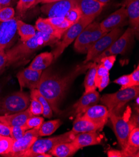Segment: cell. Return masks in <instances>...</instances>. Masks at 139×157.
I'll use <instances>...</instances> for the list:
<instances>
[{
	"instance_id": "ee69618b",
	"label": "cell",
	"mask_w": 139,
	"mask_h": 157,
	"mask_svg": "<svg viewBox=\"0 0 139 157\" xmlns=\"http://www.w3.org/2000/svg\"><path fill=\"white\" fill-rule=\"evenodd\" d=\"M7 61L6 51L0 50V73L7 66Z\"/></svg>"
},
{
	"instance_id": "f35d334b",
	"label": "cell",
	"mask_w": 139,
	"mask_h": 157,
	"mask_svg": "<svg viewBox=\"0 0 139 157\" xmlns=\"http://www.w3.org/2000/svg\"><path fill=\"white\" fill-rule=\"evenodd\" d=\"M116 61V56L115 55H111L104 56L100 59L98 63L103 65L106 69L110 71L113 67L115 62Z\"/></svg>"
},
{
	"instance_id": "8992f818",
	"label": "cell",
	"mask_w": 139,
	"mask_h": 157,
	"mask_svg": "<svg viewBox=\"0 0 139 157\" xmlns=\"http://www.w3.org/2000/svg\"><path fill=\"white\" fill-rule=\"evenodd\" d=\"M105 34L101 28L100 23L92 21L75 40L74 50L80 53H87L90 47Z\"/></svg>"
},
{
	"instance_id": "4316f807",
	"label": "cell",
	"mask_w": 139,
	"mask_h": 157,
	"mask_svg": "<svg viewBox=\"0 0 139 157\" xmlns=\"http://www.w3.org/2000/svg\"><path fill=\"white\" fill-rule=\"evenodd\" d=\"M17 31L22 42L26 41L32 38L36 33L37 31L35 26L27 24L21 20H17Z\"/></svg>"
},
{
	"instance_id": "8fae6325",
	"label": "cell",
	"mask_w": 139,
	"mask_h": 157,
	"mask_svg": "<svg viewBox=\"0 0 139 157\" xmlns=\"http://www.w3.org/2000/svg\"><path fill=\"white\" fill-rule=\"evenodd\" d=\"M39 128L40 127L27 130L22 138L17 140H14L11 150L3 156L21 157L39 136Z\"/></svg>"
},
{
	"instance_id": "ab89813d",
	"label": "cell",
	"mask_w": 139,
	"mask_h": 157,
	"mask_svg": "<svg viewBox=\"0 0 139 157\" xmlns=\"http://www.w3.org/2000/svg\"><path fill=\"white\" fill-rule=\"evenodd\" d=\"M114 83L121 85V88L120 90L126 89L132 86L129 75H125L119 77L114 81Z\"/></svg>"
},
{
	"instance_id": "74e56055",
	"label": "cell",
	"mask_w": 139,
	"mask_h": 157,
	"mask_svg": "<svg viewBox=\"0 0 139 157\" xmlns=\"http://www.w3.org/2000/svg\"><path fill=\"white\" fill-rule=\"evenodd\" d=\"M44 118L39 116H31L26 121L25 123V126L27 130L35 128L36 127H39L41 124L44 122Z\"/></svg>"
},
{
	"instance_id": "816d5d0a",
	"label": "cell",
	"mask_w": 139,
	"mask_h": 157,
	"mask_svg": "<svg viewBox=\"0 0 139 157\" xmlns=\"http://www.w3.org/2000/svg\"><path fill=\"white\" fill-rule=\"evenodd\" d=\"M135 98H136V102H137V105H138V97H137Z\"/></svg>"
},
{
	"instance_id": "2e32d148",
	"label": "cell",
	"mask_w": 139,
	"mask_h": 157,
	"mask_svg": "<svg viewBox=\"0 0 139 157\" xmlns=\"http://www.w3.org/2000/svg\"><path fill=\"white\" fill-rule=\"evenodd\" d=\"M82 117L89 120L102 130L109 118V111L105 106L97 104L87 109Z\"/></svg>"
},
{
	"instance_id": "f1b7e54d",
	"label": "cell",
	"mask_w": 139,
	"mask_h": 157,
	"mask_svg": "<svg viewBox=\"0 0 139 157\" xmlns=\"http://www.w3.org/2000/svg\"><path fill=\"white\" fill-rule=\"evenodd\" d=\"M30 98L36 99L42 105L43 107L42 115L44 117L47 118H50L53 117V109L49 102L41 95V93L39 91L38 89H33L31 90Z\"/></svg>"
},
{
	"instance_id": "44dd1931",
	"label": "cell",
	"mask_w": 139,
	"mask_h": 157,
	"mask_svg": "<svg viewBox=\"0 0 139 157\" xmlns=\"http://www.w3.org/2000/svg\"><path fill=\"white\" fill-rule=\"evenodd\" d=\"M126 9L130 28L135 32L139 30V0H125L124 5Z\"/></svg>"
},
{
	"instance_id": "e575fe53",
	"label": "cell",
	"mask_w": 139,
	"mask_h": 157,
	"mask_svg": "<svg viewBox=\"0 0 139 157\" xmlns=\"http://www.w3.org/2000/svg\"><path fill=\"white\" fill-rule=\"evenodd\" d=\"M36 0H19L16 6V11L20 15L26 13L29 9L34 7Z\"/></svg>"
},
{
	"instance_id": "cb8c5ba5",
	"label": "cell",
	"mask_w": 139,
	"mask_h": 157,
	"mask_svg": "<svg viewBox=\"0 0 139 157\" xmlns=\"http://www.w3.org/2000/svg\"><path fill=\"white\" fill-rule=\"evenodd\" d=\"M54 59L52 52L41 53L33 59L28 67L33 70L42 71L51 65Z\"/></svg>"
},
{
	"instance_id": "d590c367",
	"label": "cell",
	"mask_w": 139,
	"mask_h": 157,
	"mask_svg": "<svg viewBox=\"0 0 139 157\" xmlns=\"http://www.w3.org/2000/svg\"><path fill=\"white\" fill-rule=\"evenodd\" d=\"M15 18V11L11 6L0 9V22L9 21Z\"/></svg>"
},
{
	"instance_id": "4dcf8cb0",
	"label": "cell",
	"mask_w": 139,
	"mask_h": 157,
	"mask_svg": "<svg viewBox=\"0 0 139 157\" xmlns=\"http://www.w3.org/2000/svg\"><path fill=\"white\" fill-rule=\"evenodd\" d=\"M48 21L57 29L65 31L74 23L68 20L65 17H53V18H47Z\"/></svg>"
},
{
	"instance_id": "5bb4252c",
	"label": "cell",
	"mask_w": 139,
	"mask_h": 157,
	"mask_svg": "<svg viewBox=\"0 0 139 157\" xmlns=\"http://www.w3.org/2000/svg\"><path fill=\"white\" fill-rule=\"evenodd\" d=\"M128 19L126 9L122 6L100 23V26L104 33H107L114 29L121 28Z\"/></svg>"
},
{
	"instance_id": "4fadbf2b",
	"label": "cell",
	"mask_w": 139,
	"mask_h": 157,
	"mask_svg": "<svg viewBox=\"0 0 139 157\" xmlns=\"http://www.w3.org/2000/svg\"><path fill=\"white\" fill-rule=\"evenodd\" d=\"M77 5L76 0H63L45 3L41 7V11L43 14L47 15L48 18L63 17Z\"/></svg>"
},
{
	"instance_id": "5b68a950",
	"label": "cell",
	"mask_w": 139,
	"mask_h": 157,
	"mask_svg": "<svg viewBox=\"0 0 139 157\" xmlns=\"http://www.w3.org/2000/svg\"><path fill=\"white\" fill-rule=\"evenodd\" d=\"M75 135L71 130L54 137L44 139L38 138L21 157H39V155L44 153L49 154L50 151L57 144L72 142Z\"/></svg>"
},
{
	"instance_id": "ac0fdd59",
	"label": "cell",
	"mask_w": 139,
	"mask_h": 157,
	"mask_svg": "<svg viewBox=\"0 0 139 157\" xmlns=\"http://www.w3.org/2000/svg\"><path fill=\"white\" fill-rule=\"evenodd\" d=\"M76 2L81 11L82 17L94 19L100 14L105 6L96 0H76Z\"/></svg>"
},
{
	"instance_id": "6da1fadb",
	"label": "cell",
	"mask_w": 139,
	"mask_h": 157,
	"mask_svg": "<svg viewBox=\"0 0 139 157\" xmlns=\"http://www.w3.org/2000/svg\"><path fill=\"white\" fill-rule=\"evenodd\" d=\"M92 61L78 66L64 76H59L53 73L50 70L42 73L38 90L48 100L53 111L59 112V103L64 97L66 91L71 83L79 75L86 72L92 64Z\"/></svg>"
},
{
	"instance_id": "8d00e7d4",
	"label": "cell",
	"mask_w": 139,
	"mask_h": 157,
	"mask_svg": "<svg viewBox=\"0 0 139 157\" xmlns=\"http://www.w3.org/2000/svg\"><path fill=\"white\" fill-rule=\"evenodd\" d=\"M27 128L24 125L22 126H14L10 127V136L14 140H17L23 136Z\"/></svg>"
},
{
	"instance_id": "d4e9b609",
	"label": "cell",
	"mask_w": 139,
	"mask_h": 157,
	"mask_svg": "<svg viewBox=\"0 0 139 157\" xmlns=\"http://www.w3.org/2000/svg\"><path fill=\"white\" fill-rule=\"evenodd\" d=\"M78 150V147L72 141L57 144L50 151L49 154L56 157H69L73 156Z\"/></svg>"
},
{
	"instance_id": "836d02e7",
	"label": "cell",
	"mask_w": 139,
	"mask_h": 157,
	"mask_svg": "<svg viewBox=\"0 0 139 157\" xmlns=\"http://www.w3.org/2000/svg\"><path fill=\"white\" fill-rule=\"evenodd\" d=\"M27 108L32 116L42 115L43 107L39 101L35 98H31L30 104Z\"/></svg>"
},
{
	"instance_id": "7402d4cb",
	"label": "cell",
	"mask_w": 139,
	"mask_h": 157,
	"mask_svg": "<svg viewBox=\"0 0 139 157\" xmlns=\"http://www.w3.org/2000/svg\"><path fill=\"white\" fill-rule=\"evenodd\" d=\"M28 108L26 110L16 113L1 115L0 116V123L5 124L9 127L14 126H22L24 125L27 120L31 117Z\"/></svg>"
},
{
	"instance_id": "9c48e42d",
	"label": "cell",
	"mask_w": 139,
	"mask_h": 157,
	"mask_svg": "<svg viewBox=\"0 0 139 157\" xmlns=\"http://www.w3.org/2000/svg\"><path fill=\"white\" fill-rule=\"evenodd\" d=\"M123 33V29L118 28L112 29L101 37L87 52V56L84 63L96 59L100 55L107 50Z\"/></svg>"
},
{
	"instance_id": "1f68e13d",
	"label": "cell",
	"mask_w": 139,
	"mask_h": 157,
	"mask_svg": "<svg viewBox=\"0 0 139 157\" xmlns=\"http://www.w3.org/2000/svg\"><path fill=\"white\" fill-rule=\"evenodd\" d=\"M14 140L11 136L0 135V155L3 156L8 154L12 148Z\"/></svg>"
},
{
	"instance_id": "681fc988",
	"label": "cell",
	"mask_w": 139,
	"mask_h": 157,
	"mask_svg": "<svg viewBox=\"0 0 139 157\" xmlns=\"http://www.w3.org/2000/svg\"><path fill=\"white\" fill-rule=\"evenodd\" d=\"M96 1H97V2H99V3H101L104 4V5H105L107 3L110 2L111 1V0H96Z\"/></svg>"
},
{
	"instance_id": "d6986e66",
	"label": "cell",
	"mask_w": 139,
	"mask_h": 157,
	"mask_svg": "<svg viewBox=\"0 0 139 157\" xmlns=\"http://www.w3.org/2000/svg\"><path fill=\"white\" fill-rule=\"evenodd\" d=\"M102 141V136L97 132H85L76 134L72 142L78 148L100 144Z\"/></svg>"
},
{
	"instance_id": "7c38bea8",
	"label": "cell",
	"mask_w": 139,
	"mask_h": 157,
	"mask_svg": "<svg viewBox=\"0 0 139 157\" xmlns=\"http://www.w3.org/2000/svg\"><path fill=\"white\" fill-rule=\"evenodd\" d=\"M16 18L0 22V50L6 51L14 44L18 37Z\"/></svg>"
},
{
	"instance_id": "30bf717a",
	"label": "cell",
	"mask_w": 139,
	"mask_h": 157,
	"mask_svg": "<svg viewBox=\"0 0 139 157\" xmlns=\"http://www.w3.org/2000/svg\"><path fill=\"white\" fill-rule=\"evenodd\" d=\"M135 33L136 32L134 29L130 27L128 28L109 48L100 55L93 62L98 63L100 59L104 56L124 54L130 46Z\"/></svg>"
},
{
	"instance_id": "bcb514c9",
	"label": "cell",
	"mask_w": 139,
	"mask_h": 157,
	"mask_svg": "<svg viewBox=\"0 0 139 157\" xmlns=\"http://www.w3.org/2000/svg\"><path fill=\"white\" fill-rule=\"evenodd\" d=\"M107 156L109 157H123V154L122 151L110 150L107 151Z\"/></svg>"
},
{
	"instance_id": "83f0119b",
	"label": "cell",
	"mask_w": 139,
	"mask_h": 157,
	"mask_svg": "<svg viewBox=\"0 0 139 157\" xmlns=\"http://www.w3.org/2000/svg\"><path fill=\"white\" fill-rule=\"evenodd\" d=\"M97 67V63L95 62H92L91 65L88 68V71L84 80V93H89L96 90L97 87L96 86V75Z\"/></svg>"
},
{
	"instance_id": "d6a6232c",
	"label": "cell",
	"mask_w": 139,
	"mask_h": 157,
	"mask_svg": "<svg viewBox=\"0 0 139 157\" xmlns=\"http://www.w3.org/2000/svg\"><path fill=\"white\" fill-rule=\"evenodd\" d=\"M82 17V14L81 11L78 5L72 7L65 15V18L72 23H76Z\"/></svg>"
},
{
	"instance_id": "f546056e",
	"label": "cell",
	"mask_w": 139,
	"mask_h": 157,
	"mask_svg": "<svg viewBox=\"0 0 139 157\" xmlns=\"http://www.w3.org/2000/svg\"><path fill=\"white\" fill-rule=\"evenodd\" d=\"M61 122L59 120H54L43 122L39 130V136H49L54 133L60 126Z\"/></svg>"
},
{
	"instance_id": "603a6c76",
	"label": "cell",
	"mask_w": 139,
	"mask_h": 157,
	"mask_svg": "<svg viewBox=\"0 0 139 157\" xmlns=\"http://www.w3.org/2000/svg\"><path fill=\"white\" fill-rule=\"evenodd\" d=\"M35 28L39 32L55 36L59 40L62 38V36L64 33V31H62L55 28L48 21V18H39L36 22Z\"/></svg>"
},
{
	"instance_id": "ba28073f",
	"label": "cell",
	"mask_w": 139,
	"mask_h": 157,
	"mask_svg": "<svg viewBox=\"0 0 139 157\" xmlns=\"http://www.w3.org/2000/svg\"><path fill=\"white\" fill-rule=\"evenodd\" d=\"M94 20L95 19L89 17H82L79 20L71 26L62 36L63 38L62 40L56 43V47L53 52H52L54 59L58 58L64 52V50L68 48V46L75 41L77 37L82 32V31L88 25L94 21Z\"/></svg>"
},
{
	"instance_id": "484cf974",
	"label": "cell",
	"mask_w": 139,
	"mask_h": 157,
	"mask_svg": "<svg viewBox=\"0 0 139 157\" xmlns=\"http://www.w3.org/2000/svg\"><path fill=\"white\" fill-rule=\"evenodd\" d=\"M99 130L98 127L92 121L84 117L76 118L73 123L72 131L75 134L85 132H94Z\"/></svg>"
},
{
	"instance_id": "3957f363",
	"label": "cell",
	"mask_w": 139,
	"mask_h": 157,
	"mask_svg": "<svg viewBox=\"0 0 139 157\" xmlns=\"http://www.w3.org/2000/svg\"><path fill=\"white\" fill-rule=\"evenodd\" d=\"M139 86H134L128 88L119 90L114 93L105 94L101 98V101L112 113L119 115L120 111L128 102L138 96Z\"/></svg>"
},
{
	"instance_id": "e0dca14e",
	"label": "cell",
	"mask_w": 139,
	"mask_h": 157,
	"mask_svg": "<svg viewBox=\"0 0 139 157\" xmlns=\"http://www.w3.org/2000/svg\"><path fill=\"white\" fill-rule=\"evenodd\" d=\"M100 100V95L96 90L84 93L81 98L74 105V113L76 118L81 117L90 107L97 105Z\"/></svg>"
},
{
	"instance_id": "ffe728a7",
	"label": "cell",
	"mask_w": 139,
	"mask_h": 157,
	"mask_svg": "<svg viewBox=\"0 0 139 157\" xmlns=\"http://www.w3.org/2000/svg\"><path fill=\"white\" fill-rule=\"evenodd\" d=\"M139 128H134L129 134L125 147L121 150L123 157L138 156Z\"/></svg>"
},
{
	"instance_id": "277c9868",
	"label": "cell",
	"mask_w": 139,
	"mask_h": 157,
	"mask_svg": "<svg viewBox=\"0 0 139 157\" xmlns=\"http://www.w3.org/2000/svg\"><path fill=\"white\" fill-rule=\"evenodd\" d=\"M115 136L118 140L122 149L125 147L129 134L136 127L137 123L134 118L132 117V111L130 107H127L122 115L109 114Z\"/></svg>"
},
{
	"instance_id": "b9f144b4",
	"label": "cell",
	"mask_w": 139,
	"mask_h": 157,
	"mask_svg": "<svg viewBox=\"0 0 139 157\" xmlns=\"http://www.w3.org/2000/svg\"><path fill=\"white\" fill-rule=\"evenodd\" d=\"M132 86H139V67L137 66L136 69L129 75Z\"/></svg>"
},
{
	"instance_id": "f6af8a7d",
	"label": "cell",
	"mask_w": 139,
	"mask_h": 157,
	"mask_svg": "<svg viewBox=\"0 0 139 157\" xmlns=\"http://www.w3.org/2000/svg\"><path fill=\"white\" fill-rule=\"evenodd\" d=\"M0 135L10 136V127L2 123H0Z\"/></svg>"
},
{
	"instance_id": "7a4b0ae2",
	"label": "cell",
	"mask_w": 139,
	"mask_h": 157,
	"mask_svg": "<svg viewBox=\"0 0 139 157\" xmlns=\"http://www.w3.org/2000/svg\"><path fill=\"white\" fill-rule=\"evenodd\" d=\"M59 40L55 36L37 31L32 38L24 42L21 41L6 51L7 66L22 61L43 47L57 43Z\"/></svg>"
},
{
	"instance_id": "7bdbcfd3",
	"label": "cell",
	"mask_w": 139,
	"mask_h": 157,
	"mask_svg": "<svg viewBox=\"0 0 139 157\" xmlns=\"http://www.w3.org/2000/svg\"><path fill=\"white\" fill-rule=\"evenodd\" d=\"M110 82V78L109 75L105 76L101 78L97 84V88H98L99 91H102L104 88H105Z\"/></svg>"
},
{
	"instance_id": "60d3db41",
	"label": "cell",
	"mask_w": 139,
	"mask_h": 157,
	"mask_svg": "<svg viewBox=\"0 0 139 157\" xmlns=\"http://www.w3.org/2000/svg\"><path fill=\"white\" fill-rule=\"evenodd\" d=\"M109 75V71L106 69L103 65L99 63L97 64L96 75V86L97 87V84L101 78Z\"/></svg>"
},
{
	"instance_id": "7dc6e473",
	"label": "cell",
	"mask_w": 139,
	"mask_h": 157,
	"mask_svg": "<svg viewBox=\"0 0 139 157\" xmlns=\"http://www.w3.org/2000/svg\"><path fill=\"white\" fill-rule=\"evenodd\" d=\"M12 0H0V9L10 6Z\"/></svg>"
},
{
	"instance_id": "9a60e30c",
	"label": "cell",
	"mask_w": 139,
	"mask_h": 157,
	"mask_svg": "<svg viewBox=\"0 0 139 157\" xmlns=\"http://www.w3.org/2000/svg\"><path fill=\"white\" fill-rule=\"evenodd\" d=\"M42 71H36L29 67L20 71L16 77L20 86L21 90L29 88L31 90L37 89L41 80Z\"/></svg>"
},
{
	"instance_id": "f907efd6",
	"label": "cell",
	"mask_w": 139,
	"mask_h": 157,
	"mask_svg": "<svg viewBox=\"0 0 139 157\" xmlns=\"http://www.w3.org/2000/svg\"><path fill=\"white\" fill-rule=\"evenodd\" d=\"M42 1V0H36L35 1V4H34V7L35 6H36L37 5H38V4H39V3H41V2Z\"/></svg>"
},
{
	"instance_id": "52a82bcc",
	"label": "cell",
	"mask_w": 139,
	"mask_h": 157,
	"mask_svg": "<svg viewBox=\"0 0 139 157\" xmlns=\"http://www.w3.org/2000/svg\"><path fill=\"white\" fill-rule=\"evenodd\" d=\"M31 101L30 95L22 91L14 93L0 100V116L26 110Z\"/></svg>"
},
{
	"instance_id": "c3c4849f",
	"label": "cell",
	"mask_w": 139,
	"mask_h": 157,
	"mask_svg": "<svg viewBox=\"0 0 139 157\" xmlns=\"http://www.w3.org/2000/svg\"><path fill=\"white\" fill-rule=\"evenodd\" d=\"M58 1H63V0H42V1L41 2V3L45 4V3H52V2H58Z\"/></svg>"
}]
</instances>
